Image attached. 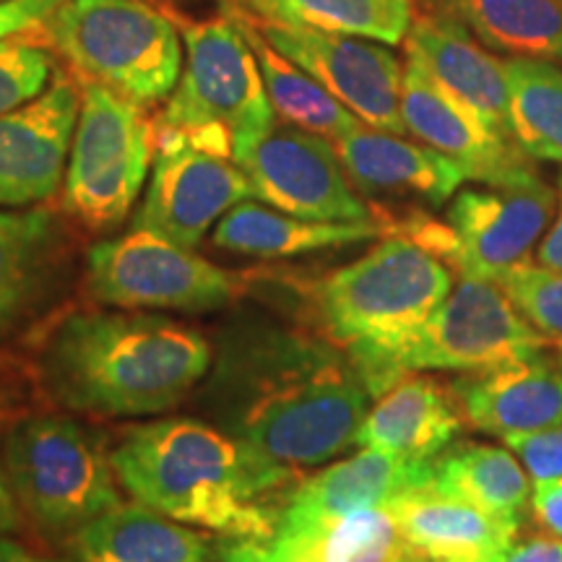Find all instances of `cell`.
<instances>
[{
  "label": "cell",
  "mask_w": 562,
  "mask_h": 562,
  "mask_svg": "<svg viewBox=\"0 0 562 562\" xmlns=\"http://www.w3.org/2000/svg\"><path fill=\"white\" fill-rule=\"evenodd\" d=\"M370 398L360 372L326 336L261 321L224 336L206 393L222 430L284 472L355 446Z\"/></svg>",
  "instance_id": "obj_1"
},
{
  "label": "cell",
  "mask_w": 562,
  "mask_h": 562,
  "mask_svg": "<svg viewBox=\"0 0 562 562\" xmlns=\"http://www.w3.org/2000/svg\"><path fill=\"white\" fill-rule=\"evenodd\" d=\"M203 334L157 315L79 311L58 321L37 357L47 396L89 417L170 412L209 375Z\"/></svg>",
  "instance_id": "obj_2"
},
{
  "label": "cell",
  "mask_w": 562,
  "mask_h": 562,
  "mask_svg": "<svg viewBox=\"0 0 562 562\" xmlns=\"http://www.w3.org/2000/svg\"><path fill=\"white\" fill-rule=\"evenodd\" d=\"M112 456L121 487L136 503L186 526L263 542L277 531L281 508L271 492L292 472L271 467L222 427L170 417L131 427Z\"/></svg>",
  "instance_id": "obj_3"
},
{
  "label": "cell",
  "mask_w": 562,
  "mask_h": 562,
  "mask_svg": "<svg viewBox=\"0 0 562 562\" xmlns=\"http://www.w3.org/2000/svg\"><path fill=\"white\" fill-rule=\"evenodd\" d=\"M451 286V266L398 232L321 279L311 305L321 334L364 375L430 318Z\"/></svg>",
  "instance_id": "obj_4"
},
{
  "label": "cell",
  "mask_w": 562,
  "mask_h": 562,
  "mask_svg": "<svg viewBox=\"0 0 562 562\" xmlns=\"http://www.w3.org/2000/svg\"><path fill=\"white\" fill-rule=\"evenodd\" d=\"M24 37L45 45L79 81L144 108L167 100L182 74L178 24L146 0H63Z\"/></svg>",
  "instance_id": "obj_5"
},
{
  "label": "cell",
  "mask_w": 562,
  "mask_h": 562,
  "mask_svg": "<svg viewBox=\"0 0 562 562\" xmlns=\"http://www.w3.org/2000/svg\"><path fill=\"white\" fill-rule=\"evenodd\" d=\"M172 19L180 26L186 63L157 128L235 161L237 146L277 123L256 53L227 13L206 21L180 19L178 13Z\"/></svg>",
  "instance_id": "obj_6"
},
{
  "label": "cell",
  "mask_w": 562,
  "mask_h": 562,
  "mask_svg": "<svg viewBox=\"0 0 562 562\" xmlns=\"http://www.w3.org/2000/svg\"><path fill=\"white\" fill-rule=\"evenodd\" d=\"M3 467L21 513L47 537H74L123 503L112 456L66 414H32L5 432Z\"/></svg>",
  "instance_id": "obj_7"
},
{
  "label": "cell",
  "mask_w": 562,
  "mask_h": 562,
  "mask_svg": "<svg viewBox=\"0 0 562 562\" xmlns=\"http://www.w3.org/2000/svg\"><path fill=\"white\" fill-rule=\"evenodd\" d=\"M547 344L497 281L461 277L417 331L406 336L362 381L372 398L406 372H482L542 355Z\"/></svg>",
  "instance_id": "obj_8"
},
{
  "label": "cell",
  "mask_w": 562,
  "mask_h": 562,
  "mask_svg": "<svg viewBox=\"0 0 562 562\" xmlns=\"http://www.w3.org/2000/svg\"><path fill=\"white\" fill-rule=\"evenodd\" d=\"M157 157V117L100 83L81 81V112L70 140L63 211L91 232L131 214Z\"/></svg>",
  "instance_id": "obj_9"
},
{
  "label": "cell",
  "mask_w": 562,
  "mask_h": 562,
  "mask_svg": "<svg viewBox=\"0 0 562 562\" xmlns=\"http://www.w3.org/2000/svg\"><path fill=\"white\" fill-rule=\"evenodd\" d=\"M552 211V188L533 175L510 186L467 188L448 203L446 222L414 216L398 232L461 277L501 281L529 261L539 237L550 229Z\"/></svg>",
  "instance_id": "obj_10"
},
{
  "label": "cell",
  "mask_w": 562,
  "mask_h": 562,
  "mask_svg": "<svg viewBox=\"0 0 562 562\" xmlns=\"http://www.w3.org/2000/svg\"><path fill=\"white\" fill-rule=\"evenodd\" d=\"M87 292L121 311L214 313L237 294V279L146 229L97 243L87 258Z\"/></svg>",
  "instance_id": "obj_11"
},
{
  "label": "cell",
  "mask_w": 562,
  "mask_h": 562,
  "mask_svg": "<svg viewBox=\"0 0 562 562\" xmlns=\"http://www.w3.org/2000/svg\"><path fill=\"white\" fill-rule=\"evenodd\" d=\"M235 165L252 195L269 206L313 222H375L328 138L273 123L235 149Z\"/></svg>",
  "instance_id": "obj_12"
},
{
  "label": "cell",
  "mask_w": 562,
  "mask_h": 562,
  "mask_svg": "<svg viewBox=\"0 0 562 562\" xmlns=\"http://www.w3.org/2000/svg\"><path fill=\"white\" fill-rule=\"evenodd\" d=\"M243 11L250 19V24L281 55H286L302 70H307L321 87L331 91L336 100L355 112L362 123L404 136V66L389 47L347 37V34H334L313 30V26L256 16L245 5Z\"/></svg>",
  "instance_id": "obj_13"
},
{
  "label": "cell",
  "mask_w": 562,
  "mask_h": 562,
  "mask_svg": "<svg viewBox=\"0 0 562 562\" xmlns=\"http://www.w3.org/2000/svg\"><path fill=\"white\" fill-rule=\"evenodd\" d=\"M252 199V186L232 159L195 149L157 128V157L133 229H146L182 248H195L227 211Z\"/></svg>",
  "instance_id": "obj_14"
},
{
  "label": "cell",
  "mask_w": 562,
  "mask_h": 562,
  "mask_svg": "<svg viewBox=\"0 0 562 562\" xmlns=\"http://www.w3.org/2000/svg\"><path fill=\"white\" fill-rule=\"evenodd\" d=\"M81 81L58 68L37 100L0 115V206L24 209L53 199L66 178Z\"/></svg>",
  "instance_id": "obj_15"
},
{
  "label": "cell",
  "mask_w": 562,
  "mask_h": 562,
  "mask_svg": "<svg viewBox=\"0 0 562 562\" xmlns=\"http://www.w3.org/2000/svg\"><path fill=\"white\" fill-rule=\"evenodd\" d=\"M402 117L406 133L451 157L469 180L482 186H510L537 175L531 157L516 140L495 133L453 100L409 53L402 81Z\"/></svg>",
  "instance_id": "obj_16"
},
{
  "label": "cell",
  "mask_w": 562,
  "mask_h": 562,
  "mask_svg": "<svg viewBox=\"0 0 562 562\" xmlns=\"http://www.w3.org/2000/svg\"><path fill=\"white\" fill-rule=\"evenodd\" d=\"M224 562H430L406 542L389 508H362L341 516H279L263 542L235 539Z\"/></svg>",
  "instance_id": "obj_17"
},
{
  "label": "cell",
  "mask_w": 562,
  "mask_h": 562,
  "mask_svg": "<svg viewBox=\"0 0 562 562\" xmlns=\"http://www.w3.org/2000/svg\"><path fill=\"white\" fill-rule=\"evenodd\" d=\"M451 389L463 419L501 440L562 422V362L552 351L467 372Z\"/></svg>",
  "instance_id": "obj_18"
},
{
  "label": "cell",
  "mask_w": 562,
  "mask_h": 562,
  "mask_svg": "<svg viewBox=\"0 0 562 562\" xmlns=\"http://www.w3.org/2000/svg\"><path fill=\"white\" fill-rule=\"evenodd\" d=\"M406 53L414 55L453 100L474 112L492 131L513 140L503 60L484 50L467 26L442 13L414 9Z\"/></svg>",
  "instance_id": "obj_19"
},
{
  "label": "cell",
  "mask_w": 562,
  "mask_h": 562,
  "mask_svg": "<svg viewBox=\"0 0 562 562\" xmlns=\"http://www.w3.org/2000/svg\"><path fill=\"white\" fill-rule=\"evenodd\" d=\"M351 186L370 195L414 199L442 206L461 191L467 172L432 146L414 144L396 133L360 123L331 140Z\"/></svg>",
  "instance_id": "obj_20"
},
{
  "label": "cell",
  "mask_w": 562,
  "mask_h": 562,
  "mask_svg": "<svg viewBox=\"0 0 562 562\" xmlns=\"http://www.w3.org/2000/svg\"><path fill=\"white\" fill-rule=\"evenodd\" d=\"M463 414L456 393L422 372H406L393 381L364 414L355 446L402 456L412 461H435L453 446Z\"/></svg>",
  "instance_id": "obj_21"
},
{
  "label": "cell",
  "mask_w": 562,
  "mask_h": 562,
  "mask_svg": "<svg viewBox=\"0 0 562 562\" xmlns=\"http://www.w3.org/2000/svg\"><path fill=\"white\" fill-rule=\"evenodd\" d=\"M435 461H412L362 448L347 461L302 480L286 495L281 516L321 518L362 508H389L404 492L432 484Z\"/></svg>",
  "instance_id": "obj_22"
},
{
  "label": "cell",
  "mask_w": 562,
  "mask_h": 562,
  "mask_svg": "<svg viewBox=\"0 0 562 562\" xmlns=\"http://www.w3.org/2000/svg\"><path fill=\"white\" fill-rule=\"evenodd\" d=\"M389 510L406 542L430 562L503 554L516 544L518 524L503 521L435 484L404 492Z\"/></svg>",
  "instance_id": "obj_23"
},
{
  "label": "cell",
  "mask_w": 562,
  "mask_h": 562,
  "mask_svg": "<svg viewBox=\"0 0 562 562\" xmlns=\"http://www.w3.org/2000/svg\"><path fill=\"white\" fill-rule=\"evenodd\" d=\"M68 542L74 562H211L214 558L209 537L144 503H121Z\"/></svg>",
  "instance_id": "obj_24"
},
{
  "label": "cell",
  "mask_w": 562,
  "mask_h": 562,
  "mask_svg": "<svg viewBox=\"0 0 562 562\" xmlns=\"http://www.w3.org/2000/svg\"><path fill=\"white\" fill-rule=\"evenodd\" d=\"M50 209H0V341L37 311L60 252Z\"/></svg>",
  "instance_id": "obj_25"
},
{
  "label": "cell",
  "mask_w": 562,
  "mask_h": 562,
  "mask_svg": "<svg viewBox=\"0 0 562 562\" xmlns=\"http://www.w3.org/2000/svg\"><path fill=\"white\" fill-rule=\"evenodd\" d=\"M381 222H313L266 203L243 201L214 227L216 248L248 258H292L383 235Z\"/></svg>",
  "instance_id": "obj_26"
},
{
  "label": "cell",
  "mask_w": 562,
  "mask_h": 562,
  "mask_svg": "<svg viewBox=\"0 0 562 562\" xmlns=\"http://www.w3.org/2000/svg\"><path fill=\"white\" fill-rule=\"evenodd\" d=\"M451 16L487 50L562 63V0H414Z\"/></svg>",
  "instance_id": "obj_27"
},
{
  "label": "cell",
  "mask_w": 562,
  "mask_h": 562,
  "mask_svg": "<svg viewBox=\"0 0 562 562\" xmlns=\"http://www.w3.org/2000/svg\"><path fill=\"white\" fill-rule=\"evenodd\" d=\"M224 13L240 26L248 37L252 53H256L258 66H261L266 94H269L271 108L286 125L302 128L315 136L336 140L355 131L362 121L355 112L344 108L326 87H321L307 70L281 55L269 40L263 37L250 19L245 16L243 5L237 0H222Z\"/></svg>",
  "instance_id": "obj_28"
},
{
  "label": "cell",
  "mask_w": 562,
  "mask_h": 562,
  "mask_svg": "<svg viewBox=\"0 0 562 562\" xmlns=\"http://www.w3.org/2000/svg\"><path fill=\"white\" fill-rule=\"evenodd\" d=\"M432 484L476 508L518 524L529 508L533 484L508 446L461 442L435 459Z\"/></svg>",
  "instance_id": "obj_29"
},
{
  "label": "cell",
  "mask_w": 562,
  "mask_h": 562,
  "mask_svg": "<svg viewBox=\"0 0 562 562\" xmlns=\"http://www.w3.org/2000/svg\"><path fill=\"white\" fill-rule=\"evenodd\" d=\"M256 16L313 30L402 45L409 37L414 0H240Z\"/></svg>",
  "instance_id": "obj_30"
},
{
  "label": "cell",
  "mask_w": 562,
  "mask_h": 562,
  "mask_svg": "<svg viewBox=\"0 0 562 562\" xmlns=\"http://www.w3.org/2000/svg\"><path fill=\"white\" fill-rule=\"evenodd\" d=\"M510 94V133L531 159L562 165V68L552 60H503Z\"/></svg>",
  "instance_id": "obj_31"
},
{
  "label": "cell",
  "mask_w": 562,
  "mask_h": 562,
  "mask_svg": "<svg viewBox=\"0 0 562 562\" xmlns=\"http://www.w3.org/2000/svg\"><path fill=\"white\" fill-rule=\"evenodd\" d=\"M497 284L562 362V271L526 261L505 273Z\"/></svg>",
  "instance_id": "obj_32"
},
{
  "label": "cell",
  "mask_w": 562,
  "mask_h": 562,
  "mask_svg": "<svg viewBox=\"0 0 562 562\" xmlns=\"http://www.w3.org/2000/svg\"><path fill=\"white\" fill-rule=\"evenodd\" d=\"M58 68L55 55L24 34L0 40V115L37 100Z\"/></svg>",
  "instance_id": "obj_33"
},
{
  "label": "cell",
  "mask_w": 562,
  "mask_h": 562,
  "mask_svg": "<svg viewBox=\"0 0 562 562\" xmlns=\"http://www.w3.org/2000/svg\"><path fill=\"white\" fill-rule=\"evenodd\" d=\"M503 442L524 463L533 487L562 482V422L537 432L510 435Z\"/></svg>",
  "instance_id": "obj_34"
},
{
  "label": "cell",
  "mask_w": 562,
  "mask_h": 562,
  "mask_svg": "<svg viewBox=\"0 0 562 562\" xmlns=\"http://www.w3.org/2000/svg\"><path fill=\"white\" fill-rule=\"evenodd\" d=\"M60 3L63 0H0V40L42 24Z\"/></svg>",
  "instance_id": "obj_35"
},
{
  "label": "cell",
  "mask_w": 562,
  "mask_h": 562,
  "mask_svg": "<svg viewBox=\"0 0 562 562\" xmlns=\"http://www.w3.org/2000/svg\"><path fill=\"white\" fill-rule=\"evenodd\" d=\"M531 516L550 537H562V482L542 484L531 492Z\"/></svg>",
  "instance_id": "obj_36"
},
{
  "label": "cell",
  "mask_w": 562,
  "mask_h": 562,
  "mask_svg": "<svg viewBox=\"0 0 562 562\" xmlns=\"http://www.w3.org/2000/svg\"><path fill=\"white\" fill-rule=\"evenodd\" d=\"M503 562H562V537H537L513 544Z\"/></svg>",
  "instance_id": "obj_37"
},
{
  "label": "cell",
  "mask_w": 562,
  "mask_h": 562,
  "mask_svg": "<svg viewBox=\"0 0 562 562\" xmlns=\"http://www.w3.org/2000/svg\"><path fill=\"white\" fill-rule=\"evenodd\" d=\"M537 263L547 266L552 271H562V175H560V209L558 220L544 232L542 243L537 248Z\"/></svg>",
  "instance_id": "obj_38"
},
{
  "label": "cell",
  "mask_w": 562,
  "mask_h": 562,
  "mask_svg": "<svg viewBox=\"0 0 562 562\" xmlns=\"http://www.w3.org/2000/svg\"><path fill=\"white\" fill-rule=\"evenodd\" d=\"M21 526V508L13 497L9 476H5L3 467V451H0V533L16 531Z\"/></svg>",
  "instance_id": "obj_39"
},
{
  "label": "cell",
  "mask_w": 562,
  "mask_h": 562,
  "mask_svg": "<svg viewBox=\"0 0 562 562\" xmlns=\"http://www.w3.org/2000/svg\"><path fill=\"white\" fill-rule=\"evenodd\" d=\"M0 562H63V560L42 558V554H34L32 550H26L24 544L0 537Z\"/></svg>",
  "instance_id": "obj_40"
},
{
  "label": "cell",
  "mask_w": 562,
  "mask_h": 562,
  "mask_svg": "<svg viewBox=\"0 0 562 562\" xmlns=\"http://www.w3.org/2000/svg\"><path fill=\"white\" fill-rule=\"evenodd\" d=\"M505 554H508V552H503V554H484V558H469V560H440V562H503Z\"/></svg>",
  "instance_id": "obj_41"
}]
</instances>
